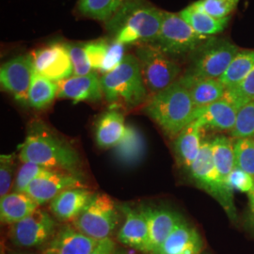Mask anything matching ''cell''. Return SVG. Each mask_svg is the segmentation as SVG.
Listing matches in <instances>:
<instances>
[{"instance_id": "1", "label": "cell", "mask_w": 254, "mask_h": 254, "mask_svg": "<svg viewBox=\"0 0 254 254\" xmlns=\"http://www.w3.org/2000/svg\"><path fill=\"white\" fill-rule=\"evenodd\" d=\"M21 162H33L48 169L79 173V156L73 148L41 122L32 123L18 146Z\"/></svg>"}, {"instance_id": "2", "label": "cell", "mask_w": 254, "mask_h": 254, "mask_svg": "<svg viewBox=\"0 0 254 254\" xmlns=\"http://www.w3.org/2000/svg\"><path fill=\"white\" fill-rule=\"evenodd\" d=\"M163 11L145 0H128L107 21V28L123 45L153 44L159 34Z\"/></svg>"}, {"instance_id": "3", "label": "cell", "mask_w": 254, "mask_h": 254, "mask_svg": "<svg viewBox=\"0 0 254 254\" xmlns=\"http://www.w3.org/2000/svg\"><path fill=\"white\" fill-rule=\"evenodd\" d=\"M195 106L190 94L179 80L154 94L145 113L170 136H177L192 120Z\"/></svg>"}, {"instance_id": "4", "label": "cell", "mask_w": 254, "mask_h": 254, "mask_svg": "<svg viewBox=\"0 0 254 254\" xmlns=\"http://www.w3.org/2000/svg\"><path fill=\"white\" fill-rule=\"evenodd\" d=\"M103 92L110 104L135 108L147 98L145 82L136 57L126 55L121 64L101 77Z\"/></svg>"}, {"instance_id": "5", "label": "cell", "mask_w": 254, "mask_h": 254, "mask_svg": "<svg viewBox=\"0 0 254 254\" xmlns=\"http://www.w3.org/2000/svg\"><path fill=\"white\" fill-rule=\"evenodd\" d=\"M238 52L239 48L230 41L209 37L192 53L191 65L186 74L198 78L218 79Z\"/></svg>"}, {"instance_id": "6", "label": "cell", "mask_w": 254, "mask_h": 254, "mask_svg": "<svg viewBox=\"0 0 254 254\" xmlns=\"http://www.w3.org/2000/svg\"><path fill=\"white\" fill-rule=\"evenodd\" d=\"M191 177L202 190L207 191L226 211L229 218L236 219V210L233 190L227 189L220 180L213 157L212 139H203L199 154L189 169Z\"/></svg>"}, {"instance_id": "7", "label": "cell", "mask_w": 254, "mask_h": 254, "mask_svg": "<svg viewBox=\"0 0 254 254\" xmlns=\"http://www.w3.org/2000/svg\"><path fill=\"white\" fill-rule=\"evenodd\" d=\"M136 54L146 87L154 94L177 81L181 68L154 44L138 46Z\"/></svg>"}, {"instance_id": "8", "label": "cell", "mask_w": 254, "mask_h": 254, "mask_svg": "<svg viewBox=\"0 0 254 254\" xmlns=\"http://www.w3.org/2000/svg\"><path fill=\"white\" fill-rule=\"evenodd\" d=\"M208 39L196 32L179 14L163 11L160 31L153 44L168 56H182L193 53Z\"/></svg>"}, {"instance_id": "9", "label": "cell", "mask_w": 254, "mask_h": 254, "mask_svg": "<svg viewBox=\"0 0 254 254\" xmlns=\"http://www.w3.org/2000/svg\"><path fill=\"white\" fill-rule=\"evenodd\" d=\"M118 219L117 207L111 198L106 194H94L73 225L84 235L100 241L114 232Z\"/></svg>"}, {"instance_id": "10", "label": "cell", "mask_w": 254, "mask_h": 254, "mask_svg": "<svg viewBox=\"0 0 254 254\" xmlns=\"http://www.w3.org/2000/svg\"><path fill=\"white\" fill-rule=\"evenodd\" d=\"M57 233V221L45 210L37 209L30 216L10 225L9 239L21 249L37 248L49 243Z\"/></svg>"}, {"instance_id": "11", "label": "cell", "mask_w": 254, "mask_h": 254, "mask_svg": "<svg viewBox=\"0 0 254 254\" xmlns=\"http://www.w3.org/2000/svg\"><path fill=\"white\" fill-rule=\"evenodd\" d=\"M30 56L34 69L51 81H62L73 74L67 45L50 44L33 51Z\"/></svg>"}, {"instance_id": "12", "label": "cell", "mask_w": 254, "mask_h": 254, "mask_svg": "<svg viewBox=\"0 0 254 254\" xmlns=\"http://www.w3.org/2000/svg\"><path fill=\"white\" fill-rule=\"evenodd\" d=\"M34 66L32 58L18 56L0 68V83L2 88L24 106H28V91L32 78Z\"/></svg>"}, {"instance_id": "13", "label": "cell", "mask_w": 254, "mask_h": 254, "mask_svg": "<svg viewBox=\"0 0 254 254\" xmlns=\"http://www.w3.org/2000/svg\"><path fill=\"white\" fill-rule=\"evenodd\" d=\"M71 188H85V183L80 174L53 170L32 181L26 193L39 205H43L51 201L63 191Z\"/></svg>"}, {"instance_id": "14", "label": "cell", "mask_w": 254, "mask_h": 254, "mask_svg": "<svg viewBox=\"0 0 254 254\" xmlns=\"http://www.w3.org/2000/svg\"><path fill=\"white\" fill-rule=\"evenodd\" d=\"M121 211L126 219L119 232V241L138 252L151 254L149 228L142 212L127 204L121 206Z\"/></svg>"}, {"instance_id": "15", "label": "cell", "mask_w": 254, "mask_h": 254, "mask_svg": "<svg viewBox=\"0 0 254 254\" xmlns=\"http://www.w3.org/2000/svg\"><path fill=\"white\" fill-rule=\"evenodd\" d=\"M57 84V97L70 99L74 103L100 100L104 95L101 78L97 73L73 75Z\"/></svg>"}, {"instance_id": "16", "label": "cell", "mask_w": 254, "mask_h": 254, "mask_svg": "<svg viewBox=\"0 0 254 254\" xmlns=\"http://www.w3.org/2000/svg\"><path fill=\"white\" fill-rule=\"evenodd\" d=\"M140 211L149 228L151 254H155L183 218L174 211L165 207L144 206Z\"/></svg>"}, {"instance_id": "17", "label": "cell", "mask_w": 254, "mask_h": 254, "mask_svg": "<svg viewBox=\"0 0 254 254\" xmlns=\"http://www.w3.org/2000/svg\"><path fill=\"white\" fill-rule=\"evenodd\" d=\"M239 109L230 101L222 98L206 107L195 109L193 120L204 129L232 132L236 127Z\"/></svg>"}, {"instance_id": "18", "label": "cell", "mask_w": 254, "mask_h": 254, "mask_svg": "<svg viewBox=\"0 0 254 254\" xmlns=\"http://www.w3.org/2000/svg\"><path fill=\"white\" fill-rule=\"evenodd\" d=\"M97 243L98 240L67 224L57 231L44 254H90Z\"/></svg>"}, {"instance_id": "19", "label": "cell", "mask_w": 254, "mask_h": 254, "mask_svg": "<svg viewBox=\"0 0 254 254\" xmlns=\"http://www.w3.org/2000/svg\"><path fill=\"white\" fill-rule=\"evenodd\" d=\"M94 193L86 188H71L50 201L55 218L63 222H73L91 201Z\"/></svg>"}, {"instance_id": "20", "label": "cell", "mask_w": 254, "mask_h": 254, "mask_svg": "<svg viewBox=\"0 0 254 254\" xmlns=\"http://www.w3.org/2000/svg\"><path fill=\"white\" fill-rule=\"evenodd\" d=\"M202 248L198 230L182 218L155 254H201Z\"/></svg>"}, {"instance_id": "21", "label": "cell", "mask_w": 254, "mask_h": 254, "mask_svg": "<svg viewBox=\"0 0 254 254\" xmlns=\"http://www.w3.org/2000/svg\"><path fill=\"white\" fill-rule=\"evenodd\" d=\"M146 140L142 132L134 125L127 124L126 133L117 145L112 148L116 161L125 167H135L144 158Z\"/></svg>"}, {"instance_id": "22", "label": "cell", "mask_w": 254, "mask_h": 254, "mask_svg": "<svg viewBox=\"0 0 254 254\" xmlns=\"http://www.w3.org/2000/svg\"><path fill=\"white\" fill-rule=\"evenodd\" d=\"M178 80L188 89L196 109L221 100L227 90L221 82L215 78H198L185 73Z\"/></svg>"}, {"instance_id": "23", "label": "cell", "mask_w": 254, "mask_h": 254, "mask_svg": "<svg viewBox=\"0 0 254 254\" xmlns=\"http://www.w3.org/2000/svg\"><path fill=\"white\" fill-rule=\"evenodd\" d=\"M203 127L196 121H192L176 136L174 141V152L182 166L190 169L200 152Z\"/></svg>"}, {"instance_id": "24", "label": "cell", "mask_w": 254, "mask_h": 254, "mask_svg": "<svg viewBox=\"0 0 254 254\" xmlns=\"http://www.w3.org/2000/svg\"><path fill=\"white\" fill-rule=\"evenodd\" d=\"M39 204L25 192H11L0 200V218L5 224H15L30 216Z\"/></svg>"}, {"instance_id": "25", "label": "cell", "mask_w": 254, "mask_h": 254, "mask_svg": "<svg viewBox=\"0 0 254 254\" xmlns=\"http://www.w3.org/2000/svg\"><path fill=\"white\" fill-rule=\"evenodd\" d=\"M127 124L124 115L118 110H109L99 119L95 129L97 145L103 149L114 148L126 133Z\"/></svg>"}, {"instance_id": "26", "label": "cell", "mask_w": 254, "mask_h": 254, "mask_svg": "<svg viewBox=\"0 0 254 254\" xmlns=\"http://www.w3.org/2000/svg\"><path fill=\"white\" fill-rule=\"evenodd\" d=\"M179 15L184 19L196 32L203 36L215 35L223 31L227 27L230 17L218 19L207 14L194 4L183 9Z\"/></svg>"}, {"instance_id": "27", "label": "cell", "mask_w": 254, "mask_h": 254, "mask_svg": "<svg viewBox=\"0 0 254 254\" xmlns=\"http://www.w3.org/2000/svg\"><path fill=\"white\" fill-rule=\"evenodd\" d=\"M212 148L214 162L219 178L222 184L231 190L228 186V179L236 168L234 142L227 136H218L212 139Z\"/></svg>"}, {"instance_id": "28", "label": "cell", "mask_w": 254, "mask_h": 254, "mask_svg": "<svg viewBox=\"0 0 254 254\" xmlns=\"http://www.w3.org/2000/svg\"><path fill=\"white\" fill-rule=\"evenodd\" d=\"M57 97V84L34 69L28 91V106L35 109L49 107Z\"/></svg>"}, {"instance_id": "29", "label": "cell", "mask_w": 254, "mask_h": 254, "mask_svg": "<svg viewBox=\"0 0 254 254\" xmlns=\"http://www.w3.org/2000/svg\"><path fill=\"white\" fill-rule=\"evenodd\" d=\"M254 69V50L239 51L218 80L226 89L242 81Z\"/></svg>"}, {"instance_id": "30", "label": "cell", "mask_w": 254, "mask_h": 254, "mask_svg": "<svg viewBox=\"0 0 254 254\" xmlns=\"http://www.w3.org/2000/svg\"><path fill=\"white\" fill-rule=\"evenodd\" d=\"M128 0H80L78 9L83 15L109 21Z\"/></svg>"}, {"instance_id": "31", "label": "cell", "mask_w": 254, "mask_h": 254, "mask_svg": "<svg viewBox=\"0 0 254 254\" xmlns=\"http://www.w3.org/2000/svg\"><path fill=\"white\" fill-rule=\"evenodd\" d=\"M223 98L233 103L239 109L254 102V69L242 81L227 89Z\"/></svg>"}, {"instance_id": "32", "label": "cell", "mask_w": 254, "mask_h": 254, "mask_svg": "<svg viewBox=\"0 0 254 254\" xmlns=\"http://www.w3.org/2000/svg\"><path fill=\"white\" fill-rule=\"evenodd\" d=\"M236 168L254 177V137H239L234 142Z\"/></svg>"}, {"instance_id": "33", "label": "cell", "mask_w": 254, "mask_h": 254, "mask_svg": "<svg viewBox=\"0 0 254 254\" xmlns=\"http://www.w3.org/2000/svg\"><path fill=\"white\" fill-rule=\"evenodd\" d=\"M51 171H53V169H48L33 162H22L14 180V185L12 188L13 192L26 193L28 186L32 181Z\"/></svg>"}, {"instance_id": "34", "label": "cell", "mask_w": 254, "mask_h": 254, "mask_svg": "<svg viewBox=\"0 0 254 254\" xmlns=\"http://www.w3.org/2000/svg\"><path fill=\"white\" fill-rule=\"evenodd\" d=\"M231 134L236 138L254 137V102L247 104L238 110L236 127Z\"/></svg>"}, {"instance_id": "35", "label": "cell", "mask_w": 254, "mask_h": 254, "mask_svg": "<svg viewBox=\"0 0 254 254\" xmlns=\"http://www.w3.org/2000/svg\"><path fill=\"white\" fill-rule=\"evenodd\" d=\"M239 1L240 0H198L193 4L215 18L223 19L230 17V14L236 9Z\"/></svg>"}, {"instance_id": "36", "label": "cell", "mask_w": 254, "mask_h": 254, "mask_svg": "<svg viewBox=\"0 0 254 254\" xmlns=\"http://www.w3.org/2000/svg\"><path fill=\"white\" fill-rule=\"evenodd\" d=\"M16 154L0 155V197L4 198L9 193L12 187L13 176L16 167Z\"/></svg>"}, {"instance_id": "37", "label": "cell", "mask_w": 254, "mask_h": 254, "mask_svg": "<svg viewBox=\"0 0 254 254\" xmlns=\"http://www.w3.org/2000/svg\"><path fill=\"white\" fill-rule=\"evenodd\" d=\"M67 47L73 65V75H86L92 73V68L88 61L84 45L69 44Z\"/></svg>"}, {"instance_id": "38", "label": "cell", "mask_w": 254, "mask_h": 254, "mask_svg": "<svg viewBox=\"0 0 254 254\" xmlns=\"http://www.w3.org/2000/svg\"><path fill=\"white\" fill-rule=\"evenodd\" d=\"M88 61L93 70L100 71L108 53L109 44L105 40L91 42L84 45Z\"/></svg>"}, {"instance_id": "39", "label": "cell", "mask_w": 254, "mask_h": 254, "mask_svg": "<svg viewBox=\"0 0 254 254\" xmlns=\"http://www.w3.org/2000/svg\"><path fill=\"white\" fill-rule=\"evenodd\" d=\"M125 57V46L123 44L117 41H114L110 45L109 44L108 53L102 65L101 73L105 74L114 70L123 62Z\"/></svg>"}, {"instance_id": "40", "label": "cell", "mask_w": 254, "mask_h": 254, "mask_svg": "<svg viewBox=\"0 0 254 254\" xmlns=\"http://www.w3.org/2000/svg\"><path fill=\"white\" fill-rule=\"evenodd\" d=\"M228 186L232 190L250 193L254 189V177L238 168H235L229 176Z\"/></svg>"}, {"instance_id": "41", "label": "cell", "mask_w": 254, "mask_h": 254, "mask_svg": "<svg viewBox=\"0 0 254 254\" xmlns=\"http://www.w3.org/2000/svg\"><path fill=\"white\" fill-rule=\"evenodd\" d=\"M117 250L115 242L110 238H105L98 241L90 254H114Z\"/></svg>"}, {"instance_id": "42", "label": "cell", "mask_w": 254, "mask_h": 254, "mask_svg": "<svg viewBox=\"0 0 254 254\" xmlns=\"http://www.w3.org/2000/svg\"><path fill=\"white\" fill-rule=\"evenodd\" d=\"M248 224L254 231V206H250V212L248 216Z\"/></svg>"}, {"instance_id": "43", "label": "cell", "mask_w": 254, "mask_h": 254, "mask_svg": "<svg viewBox=\"0 0 254 254\" xmlns=\"http://www.w3.org/2000/svg\"><path fill=\"white\" fill-rule=\"evenodd\" d=\"M249 194V199H250V206H254V189Z\"/></svg>"}, {"instance_id": "44", "label": "cell", "mask_w": 254, "mask_h": 254, "mask_svg": "<svg viewBox=\"0 0 254 254\" xmlns=\"http://www.w3.org/2000/svg\"><path fill=\"white\" fill-rule=\"evenodd\" d=\"M9 254H30V253H25V252H14V251H9Z\"/></svg>"}, {"instance_id": "45", "label": "cell", "mask_w": 254, "mask_h": 254, "mask_svg": "<svg viewBox=\"0 0 254 254\" xmlns=\"http://www.w3.org/2000/svg\"></svg>"}, {"instance_id": "46", "label": "cell", "mask_w": 254, "mask_h": 254, "mask_svg": "<svg viewBox=\"0 0 254 254\" xmlns=\"http://www.w3.org/2000/svg\"></svg>"}]
</instances>
